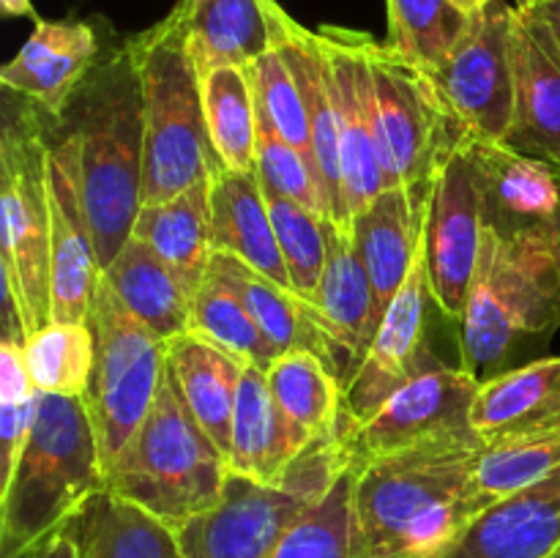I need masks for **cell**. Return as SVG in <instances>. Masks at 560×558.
I'll use <instances>...</instances> for the list:
<instances>
[{
	"mask_svg": "<svg viewBox=\"0 0 560 558\" xmlns=\"http://www.w3.org/2000/svg\"><path fill=\"white\" fill-rule=\"evenodd\" d=\"M102 277L120 304L164 342L189 332L191 293L145 241L131 235Z\"/></svg>",
	"mask_w": 560,
	"mask_h": 558,
	"instance_id": "cell-30",
	"label": "cell"
},
{
	"mask_svg": "<svg viewBox=\"0 0 560 558\" xmlns=\"http://www.w3.org/2000/svg\"><path fill=\"white\" fill-rule=\"evenodd\" d=\"M208 186H211V222L217 252H228L255 271L266 274L273 282L290 288L288 268H284L282 252H279L257 170L255 173H233L222 162H217L208 175Z\"/></svg>",
	"mask_w": 560,
	"mask_h": 558,
	"instance_id": "cell-26",
	"label": "cell"
},
{
	"mask_svg": "<svg viewBox=\"0 0 560 558\" xmlns=\"http://www.w3.org/2000/svg\"><path fill=\"white\" fill-rule=\"evenodd\" d=\"M430 195L432 181L388 186L350 222L353 244L370 274L377 321H383L388 304L419 260Z\"/></svg>",
	"mask_w": 560,
	"mask_h": 558,
	"instance_id": "cell-19",
	"label": "cell"
},
{
	"mask_svg": "<svg viewBox=\"0 0 560 558\" xmlns=\"http://www.w3.org/2000/svg\"><path fill=\"white\" fill-rule=\"evenodd\" d=\"M211 271H217L241 295L249 315L255 317L260 332L266 334V339L279 353L310 350V353L320 356L337 372L339 381L345 383L342 356H339L337 345L331 342V337L323 328L320 315H317L310 301L295 295L284 284L268 279L266 274L255 271V268L246 266L238 257L228 255V252L213 255Z\"/></svg>",
	"mask_w": 560,
	"mask_h": 558,
	"instance_id": "cell-25",
	"label": "cell"
},
{
	"mask_svg": "<svg viewBox=\"0 0 560 558\" xmlns=\"http://www.w3.org/2000/svg\"><path fill=\"white\" fill-rule=\"evenodd\" d=\"M370 69L383 189L435 181L446 153L463 140L435 80L375 38L370 44Z\"/></svg>",
	"mask_w": 560,
	"mask_h": 558,
	"instance_id": "cell-10",
	"label": "cell"
},
{
	"mask_svg": "<svg viewBox=\"0 0 560 558\" xmlns=\"http://www.w3.org/2000/svg\"><path fill=\"white\" fill-rule=\"evenodd\" d=\"M255 104H257V135H255L257 175H260L268 186H273L279 195L301 202V206H306L310 211H315L317 217L331 219L326 195H323L320 181H317L315 167L310 164V159H306L301 151H295V148L279 135L273 120L268 118V113L262 109V104L257 102V98Z\"/></svg>",
	"mask_w": 560,
	"mask_h": 558,
	"instance_id": "cell-41",
	"label": "cell"
},
{
	"mask_svg": "<svg viewBox=\"0 0 560 558\" xmlns=\"http://www.w3.org/2000/svg\"><path fill=\"white\" fill-rule=\"evenodd\" d=\"M560 326V277L550 228L506 239L485 230L468 304L459 317V364L490 375L520 339Z\"/></svg>",
	"mask_w": 560,
	"mask_h": 558,
	"instance_id": "cell-5",
	"label": "cell"
},
{
	"mask_svg": "<svg viewBox=\"0 0 560 558\" xmlns=\"http://www.w3.org/2000/svg\"><path fill=\"white\" fill-rule=\"evenodd\" d=\"M315 310L342 356V386H348L364 361L381 321H377L370 274L361 263L353 235L350 230L334 224L331 219L326 222V268H323Z\"/></svg>",
	"mask_w": 560,
	"mask_h": 558,
	"instance_id": "cell-24",
	"label": "cell"
},
{
	"mask_svg": "<svg viewBox=\"0 0 560 558\" xmlns=\"http://www.w3.org/2000/svg\"><path fill=\"white\" fill-rule=\"evenodd\" d=\"M268 388L295 430L310 443L339 435L345 386L337 372L310 350L279 353L266 370Z\"/></svg>",
	"mask_w": 560,
	"mask_h": 558,
	"instance_id": "cell-32",
	"label": "cell"
},
{
	"mask_svg": "<svg viewBox=\"0 0 560 558\" xmlns=\"http://www.w3.org/2000/svg\"><path fill=\"white\" fill-rule=\"evenodd\" d=\"M353 468L345 470L331 490L306 509L279 539L268 558H359L353 523Z\"/></svg>",
	"mask_w": 560,
	"mask_h": 558,
	"instance_id": "cell-40",
	"label": "cell"
},
{
	"mask_svg": "<svg viewBox=\"0 0 560 558\" xmlns=\"http://www.w3.org/2000/svg\"><path fill=\"white\" fill-rule=\"evenodd\" d=\"M517 9L492 0L474 14L452 58L432 74L459 131L485 142H506L514 124L512 31Z\"/></svg>",
	"mask_w": 560,
	"mask_h": 558,
	"instance_id": "cell-12",
	"label": "cell"
},
{
	"mask_svg": "<svg viewBox=\"0 0 560 558\" xmlns=\"http://www.w3.org/2000/svg\"><path fill=\"white\" fill-rule=\"evenodd\" d=\"M481 377L470 370L432 359L419 375L392 394L370 419L339 430L355 465L457 438H479L470 427V408Z\"/></svg>",
	"mask_w": 560,
	"mask_h": 558,
	"instance_id": "cell-11",
	"label": "cell"
},
{
	"mask_svg": "<svg viewBox=\"0 0 560 558\" xmlns=\"http://www.w3.org/2000/svg\"><path fill=\"white\" fill-rule=\"evenodd\" d=\"M98 53L91 22L38 16L20 53L0 69V85L42 107L52 120H63L71 98L96 69Z\"/></svg>",
	"mask_w": 560,
	"mask_h": 558,
	"instance_id": "cell-18",
	"label": "cell"
},
{
	"mask_svg": "<svg viewBox=\"0 0 560 558\" xmlns=\"http://www.w3.org/2000/svg\"><path fill=\"white\" fill-rule=\"evenodd\" d=\"M560 425V356L485 377L470 427L485 443Z\"/></svg>",
	"mask_w": 560,
	"mask_h": 558,
	"instance_id": "cell-28",
	"label": "cell"
},
{
	"mask_svg": "<svg viewBox=\"0 0 560 558\" xmlns=\"http://www.w3.org/2000/svg\"><path fill=\"white\" fill-rule=\"evenodd\" d=\"M312 443L284 416L268 388L266 372L246 364L238 383L228 468L233 476L277 487Z\"/></svg>",
	"mask_w": 560,
	"mask_h": 558,
	"instance_id": "cell-22",
	"label": "cell"
},
{
	"mask_svg": "<svg viewBox=\"0 0 560 558\" xmlns=\"http://www.w3.org/2000/svg\"><path fill=\"white\" fill-rule=\"evenodd\" d=\"M545 3H547V0H514V9H517V11H536V9H541Z\"/></svg>",
	"mask_w": 560,
	"mask_h": 558,
	"instance_id": "cell-48",
	"label": "cell"
},
{
	"mask_svg": "<svg viewBox=\"0 0 560 558\" xmlns=\"http://www.w3.org/2000/svg\"><path fill=\"white\" fill-rule=\"evenodd\" d=\"M167 370L197 425L230 457L233 410L246 364L211 339L184 332L167 339Z\"/></svg>",
	"mask_w": 560,
	"mask_h": 558,
	"instance_id": "cell-27",
	"label": "cell"
},
{
	"mask_svg": "<svg viewBox=\"0 0 560 558\" xmlns=\"http://www.w3.org/2000/svg\"><path fill=\"white\" fill-rule=\"evenodd\" d=\"M80 539L82 558H184L175 528L109 490L80 512Z\"/></svg>",
	"mask_w": 560,
	"mask_h": 558,
	"instance_id": "cell-33",
	"label": "cell"
},
{
	"mask_svg": "<svg viewBox=\"0 0 560 558\" xmlns=\"http://www.w3.org/2000/svg\"><path fill=\"white\" fill-rule=\"evenodd\" d=\"M328 60L337 115L342 191L350 222L383 191V167L375 131V88L370 69V33L342 25L317 31Z\"/></svg>",
	"mask_w": 560,
	"mask_h": 558,
	"instance_id": "cell-15",
	"label": "cell"
},
{
	"mask_svg": "<svg viewBox=\"0 0 560 558\" xmlns=\"http://www.w3.org/2000/svg\"><path fill=\"white\" fill-rule=\"evenodd\" d=\"M485 230L474 137L463 135L438 167L424 222V263L432 299L443 315L457 323L468 304Z\"/></svg>",
	"mask_w": 560,
	"mask_h": 558,
	"instance_id": "cell-13",
	"label": "cell"
},
{
	"mask_svg": "<svg viewBox=\"0 0 560 558\" xmlns=\"http://www.w3.org/2000/svg\"><path fill=\"white\" fill-rule=\"evenodd\" d=\"M474 151L487 230L512 239L528 230L550 228L560 211L558 170L545 159L514 151L506 142L474 137Z\"/></svg>",
	"mask_w": 560,
	"mask_h": 558,
	"instance_id": "cell-21",
	"label": "cell"
},
{
	"mask_svg": "<svg viewBox=\"0 0 560 558\" xmlns=\"http://www.w3.org/2000/svg\"><path fill=\"white\" fill-rule=\"evenodd\" d=\"M47 191L52 252L49 323H85L91 321L93 299L102 282V263L88 217L80 135L71 124L63 135L55 131V126L49 135Z\"/></svg>",
	"mask_w": 560,
	"mask_h": 558,
	"instance_id": "cell-14",
	"label": "cell"
},
{
	"mask_svg": "<svg viewBox=\"0 0 560 558\" xmlns=\"http://www.w3.org/2000/svg\"><path fill=\"white\" fill-rule=\"evenodd\" d=\"M200 91L217 159L233 173H255L257 104L246 66H213L200 77Z\"/></svg>",
	"mask_w": 560,
	"mask_h": 558,
	"instance_id": "cell-34",
	"label": "cell"
},
{
	"mask_svg": "<svg viewBox=\"0 0 560 558\" xmlns=\"http://www.w3.org/2000/svg\"><path fill=\"white\" fill-rule=\"evenodd\" d=\"M186 22V49L197 74L213 66H249L268 49L260 0H175Z\"/></svg>",
	"mask_w": 560,
	"mask_h": 558,
	"instance_id": "cell-31",
	"label": "cell"
},
{
	"mask_svg": "<svg viewBox=\"0 0 560 558\" xmlns=\"http://www.w3.org/2000/svg\"><path fill=\"white\" fill-rule=\"evenodd\" d=\"M189 332L211 339L219 348L233 353L244 364L268 370L279 350L273 348L244 306L241 295L219 277L217 271L208 268L206 279L191 295V326Z\"/></svg>",
	"mask_w": 560,
	"mask_h": 558,
	"instance_id": "cell-38",
	"label": "cell"
},
{
	"mask_svg": "<svg viewBox=\"0 0 560 558\" xmlns=\"http://www.w3.org/2000/svg\"><path fill=\"white\" fill-rule=\"evenodd\" d=\"M435 304L427 277L424 246L419 260L410 268L408 279L388 304L370 350L359 364L355 375L345 386L342 425L355 427L370 419L397 388L413 375H419L435 356L430 350V310Z\"/></svg>",
	"mask_w": 560,
	"mask_h": 558,
	"instance_id": "cell-16",
	"label": "cell"
},
{
	"mask_svg": "<svg viewBox=\"0 0 560 558\" xmlns=\"http://www.w3.org/2000/svg\"><path fill=\"white\" fill-rule=\"evenodd\" d=\"M262 16L268 25V44L282 55L304 98L306 118L312 131V156H315L317 181L326 195L331 222L350 230V213L342 191V162H339L337 115H334V93L328 60L320 47L317 31H306L295 22L277 0H260Z\"/></svg>",
	"mask_w": 560,
	"mask_h": 558,
	"instance_id": "cell-17",
	"label": "cell"
},
{
	"mask_svg": "<svg viewBox=\"0 0 560 558\" xmlns=\"http://www.w3.org/2000/svg\"><path fill=\"white\" fill-rule=\"evenodd\" d=\"M107 490L85 397L38 394L25 449L0 487V558H25Z\"/></svg>",
	"mask_w": 560,
	"mask_h": 558,
	"instance_id": "cell-2",
	"label": "cell"
},
{
	"mask_svg": "<svg viewBox=\"0 0 560 558\" xmlns=\"http://www.w3.org/2000/svg\"><path fill=\"white\" fill-rule=\"evenodd\" d=\"M481 449V438H457L355 465V556H446L487 509L474 492Z\"/></svg>",
	"mask_w": 560,
	"mask_h": 558,
	"instance_id": "cell-1",
	"label": "cell"
},
{
	"mask_svg": "<svg viewBox=\"0 0 560 558\" xmlns=\"http://www.w3.org/2000/svg\"><path fill=\"white\" fill-rule=\"evenodd\" d=\"M33 386L58 397H88L96 370V332L85 323H47L25 339Z\"/></svg>",
	"mask_w": 560,
	"mask_h": 558,
	"instance_id": "cell-37",
	"label": "cell"
},
{
	"mask_svg": "<svg viewBox=\"0 0 560 558\" xmlns=\"http://www.w3.org/2000/svg\"><path fill=\"white\" fill-rule=\"evenodd\" d=\"M25 558H82L80 514H77L74 520H69L60 531H55L42 547H36V550Z\"/></svg>",
	"mask_w": 560,
	"mask_h": 558,
	"instance_id": "cell-43",
	"label": "cell"
},
{
	"mask_svg": "<svg viewBox=\"0 0 560 558\" xmlns=\"http://www.w3.org/2000/svg\"><path fill=\"white\" fill-rule=\"evenodd\" d=\"M353 468L342 438L315 441L277 487L230 474L222 501L197 514L178 534L184 558H268L290 525L315 507L334 481Z\"/></svg>",
	"mask_w": 560,
	"mask_h": 558,
	"instance_id": "cell-8",
	"label": "cell"
},
{
	"mask_svg": "<svg viewBox=\"0 0 560 558\" xmlns=\"http://www.w3.org/2000/svg\"><path fill=\"white\" fill-rule=\"evenodd\" d=\"M131 235L145 241L195 295L217 255L208 181L189 186L178 197L142 206Z\"/></svg>",
	"mask_w": 560,
	"mask_h": 558,
	"instance_id": "cell-29",
	"label": "cell"
},
{
	"mask_svg": "<svg viewBox=\"0 0 560 558\" xmlns=\"http://www.w3.org/2000/svg\"><path fill=\"white\" fill-rule=\"evenodd\" d=\"M66 120L80 135L88 217L104 271L131 239L142 208L145 118L140 74L126 44L98 60L71 98Z\"/></svg>",
	"mask_w": 560,
	"mask_h": 558,
	"instance_id": "cell-3",
	"label": "cell"
},
{
	"mask_svg": "<svg viewBox=\"0 0 560 558\" xmlns=\"http://www.w3.org/2000/svg\"><path fill=\"white\" fill-rule=\"evenodd\" d=\"M560 470V425L485 443L476 457L474 492L487 509Z\"/></svg>",
	"mask_w": 560,
	"mask_h": 558,
	"instance_id": "cell-35",
	"label": "cell"
},
{
	"mask_svg": "<svg viewBox=\"0 0 560 558\" xmlns=\"http://www.w3.org/2000/svg\"><path fill=\"white\" fill-rule=\"evenodd\" d=\"M0 9H3L5 16H31L33 22L38 20L33 0H0Z\"/></svg>",
	"mask_w": 560,
	"mask_h": 558,
	"instance_id": "cell-45",
	"label": "cell"
},
{
	"mask_svg": "<svg viewBox=\"0 0 560 558\" xmlns=\"http://www.w3.org/2000/svg\"><path fill=\"white\" fill-rule=\"evenodd\" d=\"M266 195L268 213H271L273 233H277L279 252L288 268L290 288L295 295L315 306L320 290L323 268H326V217H317L301 202L279 195L273 186L260 178Z\"/></svg>",
	"mask_w": 560,
	"mask_h": 558,
	"instance_id": "cell-39",
	"label": "cell"
},
{
	"mask_svg": "<svg viewBox=\"0 0 560 558\" xmlns=\"http://www.w3.org/2000/svg\"><path fill=\"white\" fill-rule=\"evenodd\" d=\"M246 74H249L255 98L262 104V109H266L268 118L273 120L279 135H282L295 151L304 153V156L310 159L312 167H315V156H312V131L310 118H306L304 109V98H301L299 85H295L293 74H290L282 55L268 44L266 53L257 55V58L246 66Z\"/></svg>",
	"mask_w": 560,
	"mask_h": 558,
	"instance_id": "cell-42",
	"label": "cell"
},
{
	"mask_svg": "<svg viewBox=\"0 0 560 558\" xmlns=\"http://www.w3.org/2000/svg\"><path fill=\"white\" fill-rule=\"evenodd\" d=\"M514 124L506 146L560 175V53L539 11H517L512 31Z\"/></svg>",
	"mask_w": 560,
	"mask_h": 558,
	"instance_id": "cell-20",
	"label": "cell"
},
{
	"mask_svg": "<svg viewBox=\"0 0 560 558\" xmlns=\"http://www.w3.org/2000/svg\"><path fill=\"white\" fill-rule=\"evenodd\" d=\"M560 547V470L492 503L443 558H550Z\"/></svg>",
	"mask_w": 560,
	"mask_h": 558,
	"instance_id": "cell-23",
	"label": "cell"
},
{
	"mask_svg": "<svg viewBox=\"0 0 560 558\" xmlns=\"http://www.w3.org/2000/svg\"><path fill=\"white\" fill-rule=\"evenodd\" d=\"M452 3L459 5L463 11H468V14H479V11H485L492 0H452Z\"/></svg>",
	"mask_w": 560,
	"mask_h": 558,
	"instance_id": "cell-47",
	"label": "cell"
},
{
	"mask_svg": "<svg viewBox=\"0 0 560 558\" xmlns=\"http://www.w3.org/2000/svg\"><path fill=\"white\" fill-rule=\"evenodd\" d=\"M386 11L388 47L430 74L446 66L474 20L452 0H386Z\"/></svg>",
	"mask_w": 560,
	"mask_h": 558,
	"instance_id": "cell-36",
	"label": "cell"
},
{
	"mask_svg": "<svg viewBox=\"0 0 560 558\" xmlns=\"http://www.w3.org/2000/svg\"><path fill=\"white\" fill-rule=\"evenodd\" d=\"M140 74L145 118V170L142 206L170 200L189 186L208 181L219 162L202 113L200 74L186 49V22L180 11L126 42Z\"/></svg>",
	"mask_w": 560,
	"mask_h": 558,
	"instance_id": "cell-4",
	"label": "cell"
},
{
	"mask_svg": "<svg viewBox=\"0 0 560 558\" xmlns=\"http://www.w3.org/2000/svg\"><path fill=\"white\" fill-rule=\"evenodd\" d=\"M52 118L33 102L5 109L0 137V217H3V304L25 339L49 323L52 252H49L47 148Z\"/></svg>",
	"mask_w": 560,
	"mask_h": 558,
	"instance_id": "cell-6",
	"label": "cell"
},
{
	"mask_svg": "<svg viewBox=\"0 0 560 558\" xmlns=\"http://www.w3.org/2000/svg\"><path fill=\"white\" fill-rule=\"evenodd\" d=\"M550 558H560V547H558V550L556 553H552V556Z\"/></svg>",
	"mask_w": 560,
	"mask_h": 558,
	"instance_id": "cell-49",
	"label": "cell"
},
{
	"mask_svg": "<svg viewBox=\"0 0 560 558\" xmlns=\"http://www.w3.org/2000/svg\"><path fill=\"white\" fill-rule=\"evenodd\" d=\"M91 326L96 370L85 403L107 470L156 403L167 372V342L120 304L104 277L93 299Z\"/></svg>",
	"mask_w": 560,
	"mask_h": 558,
	"instance_id": "cell-9",
	"label": "cell"
},
{
	"mask_svg": "<svg viewBox=\"0 0 560 558\" xmlns=\"http://www.w3.org/2000/svg\"><path fill=\"white\" fill-rule=\"evenodd\" d=\"M550 239H552V255H556V266H558V277H560V211L550 222Z\"/></svg>",
	"mask_w": 560,
	"mask_h": 558,
	"instance_id": "cell-46",
	"label": "cell"
},
{
	"mask_svg": "<svg viewBox=\"0 0 560 558\" xmlns=\"http://www.w3.org/2000/svg\"><path fill=\"white\" fill-rule=\"evenodd\" d=\"M228 457L197 425L170 370L151 414L107 468V490L178 531L222 501Z\"/></svg>",
	"mask_w": 560,
	"mask_h": 558,
	"instance_id": "cell-7",
	"label": "cell"
},
{
	"mask_svg": "<svg viewBox=\"0 0 560 558\" xmlns=\"http://www.w3.org/2000/svg\"><path fill=\"white\" fill-rule=\"evenodd\" d=\"M541 14V20H545V25L550 27L552 38H556V47L560 53V0H547L541 9H536Z\"/></svg>",
	"mask_w": 560,
	"mask_h": 558,
	"instance_id": "cell-44",
	"label": "cell"
}]
</instances>
